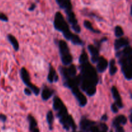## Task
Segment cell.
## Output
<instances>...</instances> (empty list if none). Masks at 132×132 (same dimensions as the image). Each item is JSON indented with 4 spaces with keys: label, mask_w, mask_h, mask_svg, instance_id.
<instances>
[{
    "label": "cell",
    "mask_w": 132,
    "mask_h": 132,
    "mask_svg": "<svg viewBox=\"0 0 132 132\" xmlns=\"http://www.w3.org/2000/svg\"><path fill=\"white\" fill-rule=\"evenodd\" d=\"M84 15H87V16L88 17H91V18H94V19L98 21H103V19H102L101 17H99V15H97V14H95V13L92 12H85L84 13Z\"/></svg>",
    "instance_id": "484cf974"
},
{
    "label": "cell",
    "mask_w": 132,
    "mask_h": 132,
    "mask_svg": "<svg viewBox=\"0 0 132 132\" xmlns=\"http://www.w3.org/2000/svg\"><path fill=\"white\" fill-rule=\"evenodd\" d=\"M116 58L121 66V72L127 81L132 80V48L131 46L124 48L116 52Z\"/></svg>",
    "instance_id": "277c9868"
},
{
    "label": "cell",
    "mask_w": 132,
    "mask_h": 132,
    "mask_svg": "<svg viewBox=\"0 0 132 132\" xmlns=\"http://www.w3.org/2000/svg\"><path fill=\"white\" fill-rule=\"evenodd\" d=\"M53 24L55 30L60 32L63 34L64 38L67 41H70L73 45L81 46L85 45V42L80 38L78 35L71 32L69 24L60 12H55Z\"/></svg>",
    "instance_id": "7a4b0ae2"
},
{
    "label": "cell",
    "mask_w": 132,
    "mask_h": 132,
    "mask_svg": "<svg viewBox=\"0 0 132 132\" xmlns=\"http://www.w3.org/2000/svg\"><path fill=\"white\" fill-rule=\"evenodd\" d=\"M78 68L80 71L79 75H78L79 88L87 96H94L97 92V86L99 82L96 69L90 64L89 61L79 64Z\"/></svg>",
    "instance_id": "6da1fadb"
},
{
    "label": "cell",
    "mask_w": 132,
    "mask_h": 132,
    "mask_svg": "<svg viewBox=\"0 0 132 132\" xmlns=\"http://www.w3.org/2000/svg\"><path fill=\"white\" fill-rule=\"evenodd\" d=\"M110 132H113V131H110Z\"/></svg>",
    "instance_id": "f35d334b"
},
{
    "label": "cell",
    "mask_w": 132,
    "mask_h": 132,
    "mask_svg": "<svg viewBox=\"0 0 132 132\" xmlns=\"http://www.w3.org/2000/svg\"><path fill=\"white\" fill-rule=\"evenodd\" d=\"M109 68V73L111 76H113L116 74L117 72L118 68L116 66V60L114 59H112L108 63V67Z\"/></svg>",
    "instance_id": "d6986e66"
},
{
    "label": "cell",
    "mask_w": 132,
    "mask_h": 132,
    "mask_svg": "<svg viewBox=\"0 0 132 132\" xmlns=\"http://www.w3.org/2000/svg\"><path fill=\"white\" fill-rule=\"evenodd\" d=\"M19 76H20L21 79L22 80L24 85L27 88L30 89L32 94H34L36 96H38L40 94L41 89L32 83L30 80V76L29 73L27 71V70L26 69V68L22 67L21 68L20 70H19Z\"/></svg>",
    "instance_id": "8992f818"
},
{
    "label": "cell",
    "mask_w": 132,
    "mask_h": 132,
    "mask_svg": "<svg viewBox=\"0 0 132 132\" xmlns=\"http://www.w3.org/2000/svg\"><path fill=\"white\" fill-rule=\"evenodd\" d=\"M119 108L118 107L116 106V104H115L114 103H112V104H111V110H112V112H113V113H117L119 112Z\"/></svg>",
    "instance_id": "f1b7e54d"
},
{
    "label": "cell",
    "mask_w": 132,
    "mask_h": 132,
    "mask_svg": "<svg viewBox=\"0 0 132 132\" xmlns=\"http://www.w3.org/2000/svg\"><path fill=\"white\" fill-rule=\"evenodd\" d=\"M0 21L3 22H8L9 21V18L4 13L0 12Z\"/></svg>",
    "instance_id": "83f0119b"
},
{
    "label": "cell",
    "mask_w": 132,
    "mask_h": 132,
    "mask_svg": "<svg viewBox=\"0 0 132 132\" xmlns=\"http://www.w3.org/2000/svg\"><path fill=\"white\" fill-rule=\"evenodd\" d=\"M67 15V23H68V24H70L71 28L76 32L77 34L81 33V28L78 23L77 18H76V14L73 12V10H68V11L64 12Z\"/></svg>",
    "instance_id": "52a82bcc"
},
{
    "label": "cell",
    "mask_w": 132,
    "mask_h": 132,
    "mask_svg": "<svg viewBox=\"0 0 132 132\" xmlns=\"http://www.w3.org/2000/svg\"><path fill=\"white\" fill-rule=\"evenodd\" d=\"M88 51L90 54V61L93 64H95L99 57L100 50L94 45H88L87 46Z\"/></svg>",
    "instance_id": "8fae6325"
},
{
    "label": "cell",
    "mask_w": 132,
    "mask_h": 132,
    "mask_svg": "<svg viewBox=\"0 0 132 132\" xmlns=\"http://www.w3.org/2000/svg\"><path fill=\"white\" fill-rule=\"evenodd\" d=\"M72 132H76V131H72ZM79 132H82V131H79Z\"/></svg>",
    "instance_id": "74e56055"
},
{
    "label": "cell",
    "mask_w": 132,
    "mask_h": 132,
    "mask_svg": "<svg viewBox=\"0 0 132 132\" xmlns=\"http://www.w3.org/2000/svg\"><path fill=\"white\" fill-rule=\"evenodd\" d=\"M101 130L99 127V126H97L96 124H95L90 128L89 132H101Z\"/></svg>",
    "instance_id": "4316f807"
},
{
    "label": "cell",
    "mask_w": 132,
    "mask_h": 132,
    "mask_svg": "<svg viewBox=\"0 0 132 132\" xmlns=\"http://www.w3.org/2000/svg\"><path fill=\"white\" fill-rule=\"evenodd\" d=\"M111 93H112V97H113V99L114 100V103L118 107L119 109L123 108L124 104L122 103V99H121V97L118 91V89L115 86H113L111 88Z\"/></svg>",
    "instance_id": "30bf717a"
},
{
    "label": "cell",
    "mask_w": 132,
    "mask_h": 132,
    "mask_svg": "<svg viewBox=\"0 0 132 132\" xmlns=\"http://www.w3.org/2000/svg\"><path fill=\"white\" fill-rule=\"evenodd\" d=\"M52 108L56 112V117L59 119V122L62 125L64 130L76 131V126L74 120L72 116L68 114V110L63 103V101L58 96L55 95L53 98Z\"/></svg>",
    "instance_id": "3957f363"
},
{
    "label": "cell",
    "mask_w": 132,
    "mask_h": 132,
    "mask_svg": "<svg viewBox=\"0 0 132 132\" xmlns=\"http://www.w3.org/2000/svg\"><path fill=\"white\" fill-rule=\"evenodd\" d=\"M89 61V57L88 54L86 53V50L85 49H82V52H81V54L79 55V63L81 64V63H85V62Z\"/></svg>",
    "instance_id": "603a6c76"
},
{
    "label": "cell",
    "mask_w": 132,
    "mask_h": 132,
    "mask_svg": "<svg viewBox=\"0 0 132 132\" xmlns=\"http://www.w3.org/2000/svg\"><path fill=\"white\" fill-rule=\"evenodd\" d=\"M96 124L95 121H91L88 119H86L85 117H82L81 118V121H80L79 125H80V128L81 130H82L85 132H89L90 131V129L93 125Z\"/></svg>",
    "instance_id": "5bb4252c"
},
{
    "label": "cell",
    "mask_w": 132,
    "mask_h": 132,
    "mask_svg": "<svg viewBox=\"0 0 132 132\" xmlns=\"http://www.w3.org/2000/svg\"><path fill=\"white\" fill-rule=\"evenodd\" d=\"M6 39L10 43L12 48L15 52H18L19 50V44L15 36L12 34H8L6 36Z\"/></svg>",
    "instance_id": "e0dca14e"
},
{
    "label": "cell",
    "mask_w": 132,
    "mask_h": 132,
    "mask_svg": "<svg viewBox=\"0 0 132 132\" xmlns=\"http://www.w3.org/2000/svg\"><path fill=\"white\" fill-rule=\"evenodd\" d=\"M114 34L117 38H119V37H123L125 32H124L123 29L121 26L117 25L114 28Z\"/></svg>",
    "instance_id": "cb8c5ba5"
},
{
    "label": "cell",
    "mask_w": 132,
    "mask_h": 132,
    "mask_svg": "<svg viewBox=\"0 0 132 132\" xmlns=\"http://www.w3.org/2000/svg\"><path fill=\"white\" fill-rule=\"evenodd\" d=\"M127 118L124 115H119L113 119L112 121V126L113 128L120 125H125L127 123Z\"/></svg>",
    "instance_id": "2e32d148"
},
{
    "label": "cell",
    "mask_w": 132,
    "mask_h": 132,
    "mask_svg": "<svg viewBox=\"0 0 132 132\" xmlns=\"http://www.w3.org/2000/svg\"><path fill=\"white\" fill-rule=\"evenodd\" d=\"M27 119H28V122H29V130L30 131H32L34 129L37 128V123L36 121V119L32 116V115L29 114L27 116Z\"/></svg>",
    "instance_id": "7402d4cb"
},
{
    "label": "cell",
    "mask_w": 132,
    "mask_h": 132,
    "mask_svg": "<svg viewBox=\"0 0 132 132\" xmlns=\"http://www.w3.org/2000/svg\"><path fill=\"white\" fill-rule=\"evenodd\" d=\"M108 117L106 114H104L103 116H102L101 118V121H103V122H106V121H108Z\"/></svg>",
    "instance_id": "836d02e7"
},
{
    "label": "cell",
    "mask_w": 132,
    "mask_h": 132,
    "mask_svg": "<svg viewBox=\"0 0 132 132\" xmlns=\"http://www.w3.org/2000/svg\"><path fill=\"white\" fill-rule=\"evenodd\" d=\"M36 9V3H32L31 4L30 6H29V8H28V11L30 12H33L34 11L35 9Z\"/></svg>",
    "instance_id": "d6a6232c"
},
{
    "label": "cell",
    "mask_w": 132,
    "mask_h": 132,
    "mask_svg": "<svg viewBox=\"0 0 132 132\" xmlns=\"http://www.w3.org/2000/svg\"><path fill=\"white\" fill-rule=\"evenodd\" d=\"M108 41V38L106 37H103V38L101 39L99 41H97V40H94V45L99 50H101V45L103 43H105Z\"/></svg>",
    "instance_id": "d4e9b609"
},
{
    "label": "cell",
    "mask_w": 132,
    "mask_h": 132,
    "mask_svg": "<svg viewBox=\"0 0 132 132\" xmlns=\"http://www.w3.org/2000/svg\"><path fill=\"white\" fill-rule=\"evenodd\" d=\"M101 132H107V131H103V130H101Z\"/></svg>",
    "instance_id": "8d00e7d4"
},
{
    "label": "cell",
    "mask_w": 132,
    "mask_h": 132,
    "mask_svg": "<svg viewBox=\"0 0 132 132\" xmlns=\"http://www.w3.org/2000/svg\"><path fill=\"white\" fill-rule=\"evenodd\" d=\"M57 5L59 6V8L62 10H64V12L72 10L73 9L71 0H63Z\"/></svg>",
    "instance_id": "ac0fdd59"
},
{
    "label": "cell",
    "mask_w": 132,
    "mask_h": 132,
    "mask_svg": "<svg viewBox=\"0 0 132 132\" xmlns=\"http://www.w3.org/2000/svg\"><path fill=\"white\" fill-rule=\"evenodd\" d=\"M70 90L72 94H73L74 97L76 98L79 106L81 108L86 106V104H88V99L86 97L82 94L78 86H76V87L70 89Z\"/></svg>",
    "instance_id": "ba28073f"
},
{
    "label": "cell",
    "mask_w": 132,
    "mask_h": 132,
    "mask_svg": "<svg viewBox=\"0 0 132 132\" xmlns=\"http://www.w3.org/2000/svg\"><path fill=\"white\" fill-rule=\"evenodd\" d=\"M131 108L130 109V115H129V119H130V122H132V120H131Z\"/></svg>",
    "instance_id": "e575fe53"
},
{
    "label": "cell",
    "mask_w": 132,
    "mask_h": 132,
    "mask_svg": "<svg viewBox=\"0 0 132 132\" xmlns=\"http://www.w3.org/2000/svg\"><path fill=\"white\" fill-rule=\"evenodd\" d=\"M6 119H7V117L3 113H0V121L3 122H6Z\"/></svg>",
    "instance_id": "1f68e13d"
},
{
    "label": "cell",
    "mask_w": 132,
    "mask_h": 132,
    "mask_svg": "<svg viewBox=\"0 0 132 132\" xmlns=\"http://www.w3.org/2000/svg\"><path fill=\"white\" fill-rule=\"evenodd\" d=\"M96 64V69L97 73H104L108 67V62L106 59L103 56H99V59L95 63Z\"/></svg>",
    "instance_id": "4fadbf2b"
},
{
    "label": "cell",
    "mask_w": 132,
    "mask_h": 132,
    "mask_svg": "<svg viewBox=\"0 0 132 132\" xmlns=\"http://www.w3.org/2000/svg\"><path fill=\"white\" fill-rule=\"evenodd\" d=\"M31 132H39V129L37 128H36L34 129Z\"/></svg>",
    "instance_id": "d590c367"
},
{
    "label": "cell",
    "mask_w": 132,
    "mask_h": 132,
    "mask_svg": "<svg viewBox=\"0 0 132 132\" xmlns=\"http://www.w3.org/2000/svg\"><path fill=\"white\" fill-rule=\"evenodd\" d=\"M54 116L53 113L52 111L49 110L47 114H46V121L48 125L49 129L50 130H53V123H54Z\"/></svg>",
    "instance_id": "44dd1931"
},
{
    "label": "cell",
    "mask_w": 132,
    "mask_h": 132,
    "mask_svg": "<svg viewBox=\"0 0 132 132\" xmlns=\"http://www.w3.org/2000/svg\"><path fill=\"white\" fill-rule=\"evenodd\" d=\"M59 79V76H58L55 70L54 69V68L52 66L51 64H49L48 73L47 75L48 82H50V84H52L54 82H57Z\"/></svg>",
    "instance_id": "9a60e30c"
},
{
    "label": "cell",
    "mask_w": 132,
    "mask_h": 132,
    "mask_svg": "<svg viewBox=\"0 0 132 132\" xmlns=\"http://www.w3.org/2000/svg\"><path fill=\"white\" fill-rule=\"evenodd\" d=\"M83 25L86 29H88V30H90V32H93L94 34H101V32L98 29H95L93 27L92 24L91 22L88 20H85L83 21Z\"/></svg>",
    "instance_id": "ffe728a7"
},
{
    "label": "cell",
    "mask_w": 132,
    "mask_h": 132,
    "mask_svg": "<svg viewBox=\"0 0 132 132\" xmlns=\"http://www.w3.org/2000/svg\"><path fill=\"white\" fill-rule=\"evenodd\" d=\"M23 92H24V95H27V96H31L32 94V91L30 90V89H29L28 88L26 87L24 89V90H23Z\"/></svg>",
    "instance_id": "f546056e"
},
{
    "label": "cell",
    "mask_w": 132,
    "mask_h": 132,
    "mask_svg": "<svg viewBox=\"0 0 132 132\" xmlns=\"http://www.w3.org/2000/svg\"><path fill=\"white\" fill-rule=\"evenodd\" d=\"M130 45V41L128 37H121L117 38L114 41V49L116 52Z\"/></svg>",
    "instance_id": "9c48e42d"
},
{
    "label": "cell",
    "mask_w": 132,
    "mask_h": 132,
    "mask_svg": "<svg viewBox=\"0 0 132 132\" xmlns=\"http://www.w3.org/2000/svg\"><path fill=\"white\" fill-rule=\"evenodd\" d=\"M56 43L59 49V57H60L61 61L63 66H69L72 64L73 62V57L70 53L68 45L67 43L64 40H57L54 41Z\"/></svg>",
    "instance_id": "5b68a950"
},
{
    "label": "cell",
    "mask_w": 132,
    "mask_h": 132,
    "mask_svg": "<svg viewBox=\"0 0 132 132\" xmlns=\"http://www.w3.org/2000/svg\"><path fill=\"white\" fill-rule=\"evenodd\" d=\"M114 128H115V130H116V132H125V129H124V128L122 127L121 125L116 126V127H115Z\"/></svg>",
    "instance_id": "4dcf8cb0"
},
{
    "label": "cell",
    "mask_w": 132,
    "mask_h": 132,
    "mask_svg": "<svg viewBox=\"0 0 132 132\" xmlns=\"http://www.w3.org/2000/svg\"><path fill=\"white\" fill-rule=\"evenodd\" d=\"M40 93H41V97L42 100L43 101H47L52 97L54 96L55 92L51 88H49L46 85H45L42 87Z\"/></svg>",
    "instance_id": "7c38bea8"
}]
</instances>
